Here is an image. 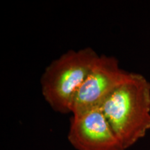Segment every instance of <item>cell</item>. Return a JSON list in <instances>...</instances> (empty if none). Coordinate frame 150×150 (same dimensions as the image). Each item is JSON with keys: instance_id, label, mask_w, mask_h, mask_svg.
Listing matches in <instances>:
<instances>
[{"instance_id": "obj_1", "label": "cell", "mask_w": 150, "mask_h": 150, "mask_svg": "<svg viewBox=\"0 0 150 150\" xmlns=\"http://www.w3.org/2000/svg\"><path fill=\"white\" fill-rule=\"evenodd\" d=\"M101 108L127 150L150 129V82L142 74L129 72Z\"/></svg>"}, {"instance_id": "obj_2", "label": "cell", "mask_w": 150, "mask_h": 150, "mask_svg": "<svg viewBox=\"0 0 150 150\" xmlns=\"http://www.w3.org/2000/svg\"><path fill=\"white\" fill-rule=\"evenodd\" d=\"M99 56L90 47L70 50L47 66L40 78L41 92L54 111L70 113L75 95Z\"/></svg>"}, {"instance_id": "obj_3", "label": "cell", "mask_w": 150, "mask_h": 150, "mask_svg": "<svg viewBox=\"0 0 150 150\" xmlns=\"http://www.w3.org/2000/svg\"><path fill=\"white\" fill-rule=\"evenodd\" d=\"M129 72L121 68L114 56L99 55L73 100L70 113L79 115L101 108L125 81Z\"/></svg>"}, {"instance_id": "obj_4", "label": "cell", "mask_w": 150, "mask_h": 150, "mask_svg": "<svg viewBox=\"0 0 150 150\" xmlns=\"http://www.w3.org/2000/svg\"><path fill=\"white\" fill-rule=\"evenodd\" d=\"M67 138L76 150H125L101 108L72 115Z\"/></svg>"}]
</instances>
